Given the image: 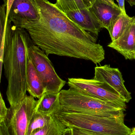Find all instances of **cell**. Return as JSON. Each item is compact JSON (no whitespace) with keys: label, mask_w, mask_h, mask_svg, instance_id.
I'll use <instances>...</instances> for the list:
<instances>
[{"label":"cell","mask_w":135,"mask_h":135,"mask_svg":"<svg viewBox=\"0 0 135 135\" xmlns=\"http://www.w3.org/2000/svg\"><path fill=\"white\" fill-rule=\"evenodd\" d=\"M38 20L23 24L33 44L46 55L85 59L95 64L105 59L104 47L91 33L82 29L48 0H34Z\"/></svg>","instance_id":"1"},{"label":"cell","mask_w":135,"mask_h":135,"mask_svg":"<svg viewBox=\"0 0 135 135\" xmlns=\"http://www.w3.org/2000/svg\"><path fill=\"white\" fill-rule=\"evenodd\" d=\"M30 37L25 29L12 25L7 20L3 66L8 81L6 96L10 106L17 104L27 95V49L31 40Z\"/></svg>","instance_id":"2"},{"label":"cell","mask_w":135,"mask_h":135,"mask_svg":"<svg viewBox=\"0 0 135 135\" xmlns=\"http://www.w3.org/2000/svg\"><path fill=\"white\" fill-rule=\"evenodd\" d=\"M68 127H75L102 135H131L125 125V115L105 117L59 110L54 115Z\"/></svg>","instance_id":"3"},{"label":"cell","mask_w":135,"mask_h":135,"mask_svg":"<svg viewBox=\"0 0 135 135\" xmlns=\"http://www.w3.org/2000/svg\"><path fill=\"white\" fill-rule=\"evenodd\" d=\"M59 110L105 117L125 115L124 109L72 87L59 93ZM59 111V110H58Z\"/></svg>","instance_id":"4"},{"label":"cell","mask_w":135,"mask_h":135,"mask_svg":"<svg viewBox=\"0 0 135 135\" xmlns=\"http://www.w3.org/2000/svg\"><path fill=\"white\" fill-rule=\"evenodd\" d=\"M27 53L43 80L46 92L60 93L67 82L57 74L48 56L37 46L31 43L28 47Z\"/></svg>","instance_id":"5"},{"label":"cell","mask_w":135,"mask_h":135,"mask_svg":"<svg viewBox=\"0 0 135 135\" xmlns=\"http://www.w3.org/2000/svg\"><path fill=\"white\" fill-rule=\"evenodd\" d=\"M69 87L100 100L112 103L126 110V101L115 90L103 82L95 79L68 78Z\"/></svg>","instance_id":"6"},{"label":"cell","mask_w":135,"mask_h":135,"mask_svg":"<svg viewBox=\"0 0 135 135\" xmlns=\"http://www.w3.org/2000/svg\"><path fill=\"white\" fill-rule=\"evenodd\" d=\"M38 101L26 95L20 103L8 108L6 123L11 135H27L30 121L36 112Z\"/></svg>","instance_id":"7"},{"label":"cell","mask_w":135,"mask_h":135,"mask_svg":"<svg viewBox=\"0 0 135 135\" xmlns=\"http://www.w3.org/2000/svg\"><path fill=\"white\" fill-rule=\"evenodd\" d=\"M93 79L108 84L124 99L126 103H128L132 98L131 93L125 87L122 73L118 68L108 65L96 66Z\"/></svg>","instance_id":"8"},{"label":"cell","mask_w":135,"mask_h":135,"mask_svg":"<svg viewBox=\"0 0 135 135\" xmlns=\"http://www.w3.org/2000/svg\"><path fill=\"white\" fill-rule=\"evenodd\" d=\"M34 0H14L8 16L13 25L20 27L23 24L39 20Z\"/></svg>","instance_id":"9"},{"label":"cell","mask_w":135,"mask_h":135,"mask_svg":"<svg viewBox=\"0 0 135 135\" xmlns=\"http://www.w3.org/2000/svg\"><path fill=\"white\" fill-rule=\"evenodd\" d=\"M65 13L82 29L96 36L103 28L96 16L88 8L72 10Z\"/></svg>","instance_id":"10"},{"label":"cell","mask_w":135,"mask_h":135,"mask_svg":"<svg viewBox=\"0 0 135 135\" xmlns=\"http://www.w3.org/2000/svg\"><path fill=\"white\" fill-rule=\"evenodd\" d=\"M108 46L121 54L126 60H135V17L122 35Z\"/></svg>","instance_id":"11"},{"label":"cell","mask_w":135,"mask_h":135,"mask_svg":"<svg viewBox=\"0 0 135 135\" xmlns=\"http://www.w3.org/2000/svg\"><path fill=\"white\" fill-rule=\"evenodd\" d=\"M96 16L103 28L111 31L113 23L122 14L119 8L113 7L102 0H96L90 8Z\"/></svg>","instance_id":"12"},{"label":"cell","mask_w":135,"mask_h":135,"mask_svg":"<svg viewBox=\"0 0 135 135\" xmlns=\"http://www.w3.org/2000/svg\"><path fill=\"white\" fill-rule=\"evenodd\" d=\"M26 81L27 91L29 93L30 95L38 99L40 98L46 92L44 84L41 77L28 57L27 61Z\"/></svg>","instance_id":"13"},{"label":"cell","mask_w":135,"mask_h":135,"mask_svg":"<svg viewBox=\"0 0 135 135\" xmlns=\"http://www.w3.org/2000/svg\"><path fill=\"white\" fill-rule=\"evenodd\" d=\"M59 93L46 92L37 100L36 112L44 115L52 116L60 109Z\"/></svg>","instance_id":"14"},{"label":"cell","mask_w":135,"mask_h":135,"mask_svg":"<svg viewBox=\"0 0 135 135\" xmlns=\"http://www.w3.org/2000/svg\"><path fill=\"white\" fill-rule=\"evenodd\" d=\"M135 17L122 13L117 18L109 32L112 41L116 40L122 35L133 22Z\"/></svg>","instance_id":"15"},{"label":"cell","mask_w":135,"mask_h":135,"mask_svg":"<svg viewBox=\"0 0 135 135\" xmlns=\"http://www.w3.org/2000/svg\"><path fill=\"white\" fill-rule=\"evenodd\" d=\"M69 128L53 115L52 120L48 125L36 130L31 135H63Z\"/></svg>","instance_id":"16"},{"label":"cell","mask_w":135,"mask_h":135,"mask_svg":"<svg viewBox=\"0 0 135 135\" xmlns=\"http://www.w3.org/2000/svg\"><path fill=\"white\" fill-rule=\"evenodd\" d=\"M53 116L44 115L36 112L32 117L28 128L27 135H31L36 130L43 128L52 120Z\"/></svg>","instance_id":"17"},{"label":"cell","mask_w":135,"mask_h":135,"mask_svg":"<svg viewBox=\"0 0 135 135\" xmlns=\"http://www.w3.org/2000/svg\"><path fill=\"white\" fill-rule=\"evenodd\" d=\"M55 6L64 13L76 9L87 8L82 0H56Z\"/></svg>","instance_id":"18"},{"label":"cell","mask_w":135,"mask_h":135,"mask_svg":"<svg viewBox=\"0 0 135 135\" xmlns=\"http://www.w3.org/2000/svg\"><path fill=\"white\" fill-rule=\"evenodd\" d=\"M7 21L6 6L4 4L0 7V40L1 47L4 46L5 29Z\"/></svg>","instance_id":"19"},{"label":"cell","mask_w":135,"mask_h":135,"mask_svg":"<svg viewBox=\"0 0 135 135\" xmlns=\"http://www.w3.org/2000/svg\"><path fill=\"white\" fill-rule=\"evenodd\" d=\"M8 108L6 106L1 94H0V123L6 121L8 115Z\"/></svg>","instance_id":"20"},{"label":"cell","mask_w":135,"mask_h":135,"mask_svg":"<svg viewBox=\"0 0 135 135\" xmlns=\"http://www.w3.org/2000/svg\"><path fill=\"white\" fill-rule=\"evenodd\" d=\"M72 130V135H102L90 131L75 127H69Z\"/></svg>","instance_id":"21"},{"label":"cell","mask_w":135,"mask_h":135,"mask_svg":"<svg viewBox=\"0 0 135 135\" xmlns=\"http://www.w3.org/2000/svg\"><path fill=\"white\" fill-rule=\"evenodd\" d=\"M0 135H11L8 130L6 121L0 123Z\"/></svg>","instance_id":"22"},{"label":"cell","mask_w":135,"mask_h":135,"mask_svg":"<svg viewBox=\"0 0 135 135\" xmlns=\"http://www.w3.org/2000/svg\"><path fill=\"white\" fill-rule=\"evenodd\" d=\"M14 1V0H4V4L6 6V16H7V20H8L10 11Z\"/></svg>","instance_id":"23"},{"label":"cell","mask_w":135,"mask_h":135,"mask_svg":"<svg viewBox=\"0 0 135 135\" xmlns=\"http://www.w3.org/2000/svg\"><path fill=\"white\" fill-rule=\"evenodd\" d=\"M117 1L118 3V6L120 9L122 14H127L126 9H125V4H124L125 0H117Z\"/></svg>","instance_id":"24"},{"label":"cell","mask_w":135,"mask_h":135,"mask_svg":"<svg viewBox=\"0 0 135 135\" xmlns=\"http://www.w3.org/2000/svg\"><path fill=\"white\" fill-rule=\"evenodd\" d=\"M86 7L88 8H90L93 5L96 0H82Z\"/></svg>","instance_id":"25"},{"label":"cell","mask_w":135,"mask_h":135,"mask_svg":"<svg viewBox=\"0 0 135 135\" xmlns=\"http://www.w3.org/2000/svg\"><path fill=\"white\" fill-rule=\"evenodd\" d=\"M63 135H72V130L71 128L69 127V128L66 131V132Z\"/></svg>","instance_id":"26"},{"label":"cell","mask_w":135,"mask_h":135,"mask_svg":"<svg viewBox=\"0 0 135 135\" xmlns=\"http://www.w3.org/2000/svg\"><path fill=\"white\" fill-rule=\"evenodd\" d=\"M131 6H135V0H126Z\"/></svg>","instance_id":"27"},{"label":"cell","mask_w":135,"mask_h":135,"mask_svg":"<svg viewBox=\"0 0 135 135\" xmlns=\"http://www.w3.org/2000/svg\"><path fill=\"white\" fill-rule=\"evenodd\" d=\"M131 135H135V128L132 129V133Z\"/></svg>","instance_id":"28"},{"label":"cell","mask_w":135,"mask_h":135,"mask_svg":"<svg viewBox=\"0 0 135 135\" xmlns=\"http://www.w3.org/2000/svg\"></svg>","instance_id":"29"}]
</instances>
